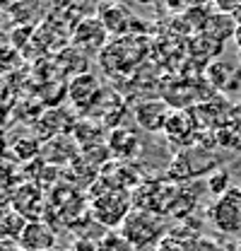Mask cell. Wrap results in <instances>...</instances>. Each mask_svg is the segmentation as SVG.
Listing matches in <instances>:
<instances>
[{"label": "cell", "instance_id": "9c48e42d", "mask_svg": "<svg viewBox=\"0 0 241 251\" xmlns=\"http://www.w3.org/2000/svg\"><path fill=\"white\" fill-rule=\"evenodd\" d=\"M96 20L104 25V29L109 31V36H128L133 29V15L125 5L120 2H104V5H96L94 10Z\"/></svg>", "mask_w": 241, "mask_h": 251}, {"label": "cell", "instance_id": "d6986e66", "mask_svg": "<svg viewBox=\"0 0 241 251\" xmlns=\"http://www.w3.org/2000/svg\"><path fill=\"white\" fill-rule=\"evenodd\" d=\"M232 20L237 22V27H241V5H239V7H237V12L232 15Z\"/></svg>", "mask_w": 241, "mask_h": 251}, {"label": "cell", "instance_id": "277c9868", "mask_svg": "<svg viewBox=\"0 0 241 251\" xmlns=\"http://www.w3.org/2000/svg\"><path fill=\"white\" fill-rule=\"evenodd\" d=\"M212 225L224 234H239L241 232V188H232L229 193L215 198L210 205Z\"/></svg>", "mask_w": 241, "mask_h": 251}, {"label": "cell", "instance_id": "9a60e30c", "mask_svg": "<svg viewBox=\"0 0 241 251\" xmlns=\"http://www.w3.org/2000/svg\"><path fill=\"white\" fill-rule=\"evenodd\" d=\"M229 181H232V176H229V172L227 169H215L210 176H208V181H205V186L210 191L212 196H224V193H229L232 188H229Z\"/></svg>", "mask_w": 241, "mask_h": 251}, {"label": "cell", "instance_id": "ac0fdd59", "mask_svg": "<svg viewBox=\"0 0 241 251\" xmlns=\"http://www.w3.org/2000/svg\"><path fill=\"white\" fill-rule=\"evenodd\" d=\"M227 128L241 138V101L239 104H232V111H229V119H227Z\"/></svg>", "mask_w": 241, "mask_h": 251}, {"label": "cell", "instance_id": "4fadbf2b", "mask_svg": "<svg viewBox=\"0 0 241 251\" xmlns=\"http://www.w3.org/2000/svg\"><path fill=\"white\" fill-rule=\"evenodd\" d=\"M106 148L114 152V157H119V159H130V157L138 155L140 140H138V135H135L133 130H128V128H114L111 135H109V140H106Z\"/></svg>", "mask_w": 241, "mask_h": 251}, {"label": "cell", "instance_id": "7402d4cb", "mask_svg": "<svg viewBox=\"0 0 241 251\" xmlns=\"http://www.w3.org/2000/svg\"><path fill=\"white\" fill-rule=\"evenodd\" d=\"M237 58H239V65H241V49H237Z\"/></svg>", "mask_w": 241, "mask_h": 251}, {"label": "cell", "instance_id": "3957f363", "mask_svg": "<svg viewBox=\"0 0 241 251\" xmlns=\"http://www.w3.org/2000/svg\"><path fill=\"white\" fill-rule=\"evenodd\" d=\"M65 94H68L70 106L77 114H92L99 104H104V85L92 73L72 77L65 87Z\"/></svg>", "mask_w": 241, "mask_h": 251}, {"label": "cell", "instance_id": "52a82bcc", "mask_svg": "<svg viewBox=\"0 0 241 251\" xmlns=\"http://www.w3.org/2000/svg\"><path fill=\"white\" fill-rule=\"evenodd\" d=\"M162 133H164V138L171 145L186 150V148H193L195 145L198 133H200V126L195 121L193 111H188V109H174Z\"/></svg>", "mask_w": 241, "mask_h": 251}, {"label": "cell", "instance_id": "8992f818", "mask_svg": "<svg viewBox=\"0 0 241 251\" xmlns=\"http://www.w3.org/2000/svg\"><path fill=\"white\" fill-rule=\"evenodd\" d=\"M92 210H94V218L101 220L109 227L123 225L125 218L130 215V193L125 188H114V191L94 198Z\"/></svg>", "mask_w": 241, "mask_h": 251}, {"label": "cell", "instance_id": "603a6c76", "mask_svg": "<svg viewBox=\"0 0 241 251\" xmlns=\"http://www.w3.org/2000/svg\"><path fill=\"white\" fill-rule=\"evenodd\" d=\"M237 251H241V239H239V247H237Z\"/></svg>", "mask_w": 241, "mask_h": 251}, {"label": "cell", "instance_id": "7a4b0ae2", "mask_svg": "<svg viewBox=\"0 0 241 251\" xmlns=\"http://www.w3.org/2000/svg\"><path fill=\"white\" fill-rule=\"evenodd\" d=\"M120 229H123L120 232L123 239L130 247H138V249L140 247H150L164 234L162 218L157 213H150V210H130V215L120 225Z\"/></svg>", "mask_w": 241, "mask_h": 251}, {"label": "cell", "instance_id": "ffe728a7", "mask_svg": "<svg viewBox=\"0 0 241 251\" xmlns=\"http://www.w3.org/2000/svg\"><path fill=\"white\" fill-rule=\"evenodd\" d=\"M234 44H237V49H241V27H237L234 31Z\"/></svg>", "mask_w": 241, "mask_h": 251}, {"label": "cell", "instance_id": "ba28073f", "mask_svg": "<svg viewBox=\"0 0 241 251\" xmlns=\"http://www.w3.org/2000/svg\"><path fill=\"white\" fill-rule=\"evenodd\" d=\"M171 111H174V106L167 99L152 97V99H143L133 106V119L147 133H162L169 116H171Z\"/></svg>", "mask_w": 241, "mask_h": 251}, {"label": "cell", "instance_id": "6da1fadb", "mask_svg": "<svg viewBox=\"0 0 241 251\" xmlns=\"http://www.w3.org/2000/svg\"><path fill=\"white\" fill-rule=\"evenodd\" d=\"M143 36H119L106 44V49L99 53V65L104 68L106 75L119 77V75H130L140 61H143Z\"/></svg>", "mask_w": 241, "mask_h": 251}, {"label": "cell", "instance_id": "7c38bea8", "mask_svg": "<svg viewBox=\"0 0 241 251\" xmlns=\"http://www.w3.org/2000/svg\"><path fill=\"white\" fill-rule=\"evenodd\" d=\"M205 80L210 82V87L219 90V92H232L239 85V73L232 63L217 58V61H210V65H208Z\"/></svg>", "mask_w": 241, "mask_h": 251}, {"label": "cell", "instance_id": "5b68a950", "mask_svg": "<svg viewBox=\"0 0 241 251\" xmlns=\"http://www.w3.org/2000/svg\"><path fill=\"white\" fill-rule=\"evenodd\" d=\"M109 31L104 29V25L96 20V15H87L82 17L75 29L70 34V46H75L77 51H82L85 56L90 53H101L109 44Z\"/></svg>", "mask_w": 241, "mask_h": 251}, {"label": "cell", "instance_id": "e0dca14e", "mask_svg": "<svg viewBox=\"0 0 241 251\" xmlns=\"http://www.w3.org/2000/svg\"><path fill=\"white\" fill-rule=\"evenodd\" d=\"M7 39H10V44H12L17 51H22L27 44H31V39H34V27H31V25H15L12 29L7 31Z\"/></svg>", "mask_w": 241, "mask_h": 251}, {"label": "cell", "instance_id": "30bf717a", "mask_svg": "<svg viewBox=\"0 0 241 251\" xmlns=\"http://www.w3.org/2000/svg\"><path fill=\"white\" fill-rule=\"evenodd\" d=\"M53 244H56V234L44 220L27 222L17 239V247L22 251H51Z\"/></svg>", "mask_w": 241, "mask_h": 251}, {"label": "cell", "instance_id": "44dd1931", "mask_svg": "<svg viewBox=\"0 0 241 251\" xmlns=\"http://www.w3.org/2000/svg\"><path fill=\"white\" fill-rule=\"evenodd\" d=\"M2 20H5V10H2V5H0V27H2Z\"/></svg>", "mask_w": 241, "mask_h": 251}, {"label": "cell", "instance_id": "2e32d148", "mask_svg": "<svg viewBox=\"0 0 241 251\" xmlns=\"http://www.w3.org/2000/svg\"><path fill=\"white\" fill-rule=\"evenodd\" d=\"M20 65H22L20 51H17L12 44H2V46H0V75L12 73V70H17Z\"/></svg>", "mask_w": 241, "mask_h": 251}, {"label": "cell", "instance_id": "5bb4252c", "mask_svg": "<svg viewBox=\"0 0 241 251\" xmlns=\"http://www.w3.org/2000/svg\"><path fill=\"white\" fill-rule=\"evenodd\" d=\"M234 31H237V22L232 20V15H222L215 10V15L210 17L205 34H210L212 39H217L219 44H224L227 39H234Z\"/></svg>", "mask_w": 241, "mask_h": 251}, {"label": "cell", "instance_id": "8fae6325", "mask_svg": "<svg viewBox=\"0 0 241 251\" xmlns=\"http://www.w3.org/2000/svg\"><path fill=\"white\" fill-rule=\"evenodd\" d=\"M12 208L27 222H34V220L41 218V213H44V196H41V191L36 186L22 184L12 193Z\"/></svg>", "mask_w": 241, "mask_h": 251}]
</instances>
